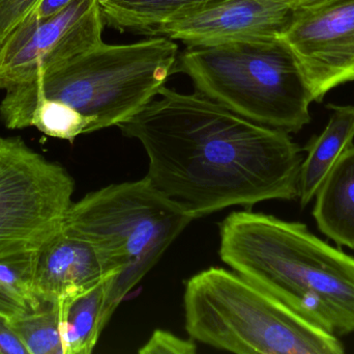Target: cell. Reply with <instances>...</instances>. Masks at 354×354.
<instances>
[{
  "label": "cell",
  "instance_id": "15",
  "mask_svg": "<svg viewBox=\"0 0 354 354\" xmlns=\"http://www.w3.org/2000/svg\"><path fill=\"white\" fill-rule=\"evenodd\" d=\"M39 247L22 245L0 251V317L18 319L41 310L35 290Z\"/></svg>",
  "mask_w": 354,
  "mask_h": 354
},
{
  "label": "cell",
  "instance_id": "19",
  "mask_svg": "<svg viewBox=\"0 0 354 354\" xmlns=\"http://www.w3.org/2000/svg\"><path fill=\"white\" fill-rule=\"evenodd\" d=\"M197 346L194 340L181 339L170 332L157 330L149 340L139 349L141 354H194Z\"/></svg>",
  "mask_w": 354,
  "mask_h": 354
},
{
  "label": "cell",
  "instance_id": "1",
  "mask_svg": "<svg viewBox=\"0 0 354 354\" xmlns=\"http://www.w3.org/2000/svg\"><path fill=\"white\" fill-rule=\"evenodd\" d=\"M158 96L118 127L145 149L151 186L192 220L232 206L299 199L304 149L289 133L199 93L164 85Z\"/></svg>",
  "mask_w": 354,
  "mask_h": 354
},
{
  "label": "cell",
  "instance_id": "3",
  "mask_svg": "<svg viewBox=\"0 0 354 354\" xmlns=\"http://www.w3.org/2000/svg\"><path fill=\"white\" fill-rule=\"evenodd\" d=\"M178 46L164 35L122 45L102 43L70 60L39 69L6 89L0 121L8 126L37 98L68 104L93 121L91 133L132 118L174 74Z\"/></svg>",
  "mask_w": 354,
  "mask_h": 354
},
{
  "label": "cell",
  "instance_id": "9",
  "mask_svg": "<svg viewBox=\"0 0 354 354\" xmlns=\"http://www.w3.org/2000/svg\"><path fill=\"white\" fill-rule=\"evenodd\" d=\"M295 54L311 94L322 102L354 81V0H328L297 8L281 35Z\"/></svg>",
  "mask_w": 354,
  "mask_h": 354
},
{
  "label": "cell",
  "instance_id": "14",
  "mask_svg": "<svg viewBox=\"0 0 354 354\" xmlns=\"http://www.w3.org/2000/svg\"><path fill=\"white\" fill-rule=\"evenodd\" d=\"M313 218L322 234L354 249V145L335 164L315 195Z\"/></svg>",
  "mask_w": 354,
  "mask_h": 354
},
{
  "label": "cell",
  "instance_id": "10",
  "mask_svg": "<svg viewBox=\"0 0 354 354\" xmlns=\"http://www.w3.org/2000/svg\"><path fill=\"white\" fill-rule=\"evenodd\" d=\"M297 0H221L147 33L191 46L280 37L292 21Z\"/></svg>",
  "mask_w": 354,
  "mask_h": 354
},
{
  "label": "cell",
  "instance_id": "4",
  "mask_svg": "<svg viewBox=\"0 0 354 354\" xmlns=\"http://www.w3.org/2000/svg\"><path fill=\"white\" fill-rule=\"evenodd\" d=\"M192 340L237 354H343L340 338L233 270L210 267L187 281Z\"/></svg>",
  "mask_w": 354,
  "mask_h": 354
},
{
  "label": "cell",
  "instance_id": "5",
  "mask_svg": "<svg viewBox=\"0 0 354 354\" xmlns=\"http://www.w3.org/2000/svg\"><path fill=\"white\" fill-rule=\"evenodd\" d=\"M176 72L197 93L257 124L290 134L311 122L309 87L281 37L191 46L179 54Z\"/></svg>",
  "mask_w": 354,
  "mask_h": 354
},
{
  "label": "cell",
  "instance_id": "7",
  "mask_svg": "<svg viewBox=\"0 0 354 354\" xmlns=\"http://www.w3.org/2000/svg\"><path fill=\"white\" fill-rule=\"evenodd\" d=\"M75 181L21 137L0 136V251L39 247L60 228L73 204Z\"/></svg>",
  "mask_w": 354,
  "mask_h": 354
},
{
  "label": "cell",
  "instance_id": "6",
  "mask_svg": "<svg viewBox=\"0 0 354 354\" xmlns=\"http://www.w3.org/2000/svg\"><path fill=\"white\" fill-rule=\"evenodd\" d=\"M191 222L145 177L73 202L62 228L101 247L122 270L110 289L115 312Z\"/></svg>",
  "mask_w": 354,
  "mask_h": 354
},
{
  "label": "cell",
  "instance_id": "21",
  "mask_svg": "<svg viewBox=\"0 0 354 354\" xmlns=\"http://www.w3.org/2000/svg\"><path fill=\"white\" fill-rule=\"evenodd\" d=\"M73 0H41L27 18L45 19L57 14ZM26 18V19H27Z\"/></svg>",
  "mask_w": 354,
  "mask_h": 354
},
{
  "label": "cell",
  "instance_id": "13",
  "mask_svg": "<svg viewBox=\"0 0 354 354\" xmlns=\"http://www.w3.org/2000/svg\"><path fill=\"white\" fill-rule=\"evenodd\" d=\"M328 108L330 109L328 125L304 149L307 155L304 157L299 183V200L303 208L311 203L335 164L353 145L354 106L330 104Z\"/></svg>",
  "mask_w": 354,
  "mask_h": 354
},
{
  "label": "cell",
  "instance_id": "18",
  "mask_svg": "<svg viewBox=\"0 0 354 354\" xmlns=\"http://www.w3.org/2000/svg\"><path fill=\"white\" fill-rule=\"evenodd\" d=\"M41 0H0V47Z\"/></svg>",
  "mask_w": 354,
  "mask_h": 354
},
{
  "label": "cell",
  "instance_id": "11",
  "mask_svg": "<svg viewBox=\"0 0 354 354\" xmlns=\"http://www.w3.org/2000/svg\"><path fill=\"white\" fill-rule=\"evenodd\" d=\"M122 270L101 247L60 228L37 251L35 290L43 303L118 278Z\"/></svg>",
  "mask_w": 354,
  "mask_h": 354
},
{
  "label": "cell",
  "instance_id": "22",
  "mask_svg": "<svg viewBox=\"0 0 354 354\" xmlns=\"http://www.w3.org/2000/svg\"><path fill=\"white\" fill-rule=\"evenodd\" d=\"M324 1H328V0H297L295 4H297V8H307V6H315V4Z\"/></svg>",
  "mask_w": 354,
  "mask_h": 354
},
{
  "label": "cell",
  "instance_id": "8",
  "mask_svg": "<svg viewBox=\"0 0 354 354\" xmlns=\"http://www.w3.org/2000/svg\"><path fill=\"white\" fill-rule=\"evenodd\" d=\"M104 25L97 0H73L49 18L25 19L0 47V91L97 47Z\"/></svg>",
  "mask_w": 354,
  "mask_h": 354
},
{
  "label": "cell",
  "instance_id": "16",
  "mask_svg": "<svg viewBox=\"0 0 354 354\" xmlns=\"http://www.w3.org/2000/svg\"><path fill=\"white\" fill-rule=\"evenodd\" d=\"M221 0H97L105 24L147 35Z\"/></svg>",
  "mask_w": 354,
  "mask_h": 354
},
{
  "label": "cell",
  "instance_id": "17",
  "mask_svg": "<svg viewBox=\"0 0 354 354\" xmlns=\"http://www.w3.org/2000/svg\"><path fill=\"white\" fill-rule=\"evenodd\" d=\"M28 354H64L59 319L54 303L8 321Z\"/></svg>",
  "mask_w": 354,
  "mask_h": 354
},
{
  "label": "cell",
  "instance_id": "12",
  "mask_svg": "<svg viewBox=\"0 0 354 354\" xmlns=\"http://www.w3.org/2000/svg\"><path fill=\"white\" fill-rule=\"evenodd\" d=\"M109 278L97 286L57 299L64 354H91L114 311L110 306Z\"/></svg>",
  "mask_w": 354,
  "mask_h": 354
},
{
  "label": "cell",
  "instance_id": "20",
  "mask_svg": "<svg viewBox=\"0 0 354 354\" xmlns=\"http://www.w3.org/2000/svg\"><path fill=\"white\" fill-rule=\"evenodd\" d=\"M0 354H28L8 321L0 317Z\"/></svg>",
  "mask_w": 354,
  "mask_h": 354
},
{
  "label": "cell",
  "instance_id": "2",
  "mask_svg": "<svg viewBox=\"0 0 354 354\" xmlns=\"http://www.w3.org/2000/svg\"><path fill=\"white\" fill-rule=\"evenodd\" d=\"M218 253L231 270L330 334L354 333V257L306 224L232 212L220 224Z\"/></svg>",
  "mask_w": 354,
  "mask_h": 354
}]
</instances>
